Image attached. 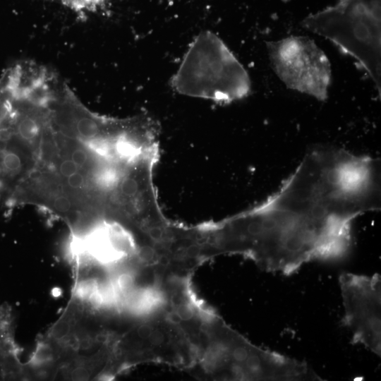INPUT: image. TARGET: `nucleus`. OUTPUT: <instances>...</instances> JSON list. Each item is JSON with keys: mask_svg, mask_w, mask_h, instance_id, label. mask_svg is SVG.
Instances as JSON below:
<instances>
[{"mask_svg": "<svg viewBox=\"0 0 381 381\" xmlns=\"http://www.w3.org/2000/svg\"><path fill=\"white\" fill-rule=\"evenodd\" d=\"M377 159L320 146L308 152L280 188L222 220L226 254L290 275L313 260L344 258L351 225L380 207Z\"/></svg>", "mask_w": 381, "mask_h": 381, "instance_id": "obj_1", "label": "nucleus"}, {"mask_svg": "<svg viewBox=\"0 0 381 381\" xmlns=\"http://www.w3.org/2000/svg\"><path fill=\"white\" fill-rule=\"evenodd\" d=\"M171 84L180 94L222 103L242 99L250 91L246 69L210 31L200 33L192 42Z\"/></svg>", "mask_w": 381, "mask_h": 381, "instance_id": "obj_2", "label": "nucleus"}, {"mask_svg": "<svg viewBox=\"0 0 381 381\" xmlns=\"http://www.w3.org/2000/svg\"><path fill=\"white\" fill-rule=\"evenodd\" d=\"M302 25L354 58L380 93V0H339L306 17Z\"/></svg>", "mask_w": 381, "mask_h": 381, "instance_id": "obj_3", "label": "nucleus"}, {"mask_svg": "<svg viewBox=\"0 0 381 381\" xmlns=\"http://www.w3.org/2000/svg\"><path fill=\"white\" fill-rule=\"evenodd\" d=\"M272 67L289 89L320 101L328 97L332 71L329 61L315 42L305 36H290L267 42Z\"/></svg>", "mask_w": 381, "mask_h": 381, "instance_id": "obj_4", "label": "nucleus"}, {"mask_svg": "<svg viewBox=\"0 0 381 381\" xmlns=\"http://www.w3.org/2000/svg\"><path fill=\"white\" fill-rule=\"evenodd\" d=\"M23 205L37 206L61 219L69 227L71 237L84 235L102 221L68 193L52 169L39 161L14 191L8 208Z\"/></svg>", "mask_w": 381, "mask_h": 381, "instance_id": "obj_5", "label": "nucleus"}, {"mask_svg": "<svg viewBox=\"0 0 381 381\" xmlns=\"http://www.w3.org/2000/svg\"><path fill=\"white\" fill-rule=\"evenodd\" d=\"M344 308L341 322L352 334L351 344L381 355V277L343 272L339 278Z\"/></svg>", "mask_w": 381, "mask_h": 381, "instance_id": "obj_6", "label": "nucleus"}, {"mask_svg": "<svg viewBox=\"0 0 381 381\" xmlns=\"http://www.w3.org/2000/svg\"><path fill=\"white\" fill-rule=\"evenodd\" d=\"M0 380H30L26 363L20 359L13 315L8 305L0 306Z\"/></svg>", "mask_w": 381, "mask_h": 381, "instance_id": "obj_7", "label": "nucleus"}, {"mask_svg": "<svg viewBox=\"0 0 381 381\" xmlns=\"http://www.w3.org/2000/svg\"><path fill=\"white\" fill-rule=\"evenodd\" d=\"M13 74L12 66L5 70L0 76V123L7 114L13 90Z\"/></svg>", "mask_w": 381, "mask_h": 381, "instance_id": "obj_8", "label": "nucleus"}]
</instances>
